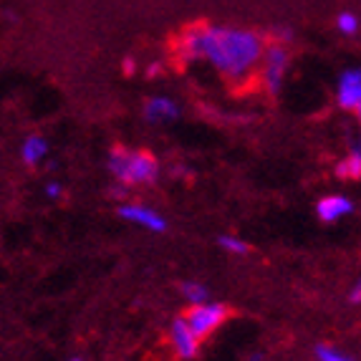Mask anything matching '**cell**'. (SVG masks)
<instances>
[{"label":"cell","mask_w":361,"mask_h":361,"mask_svg":"<svg viewBox=\"0 0 361 361\" xmlns=\"http://www.w3.org/2000/svg\"><path fill=\"white\" fill-rule=\"evenodd\" d=\"M268 38L255 28L220 23H195L175 38L180 63L212 68L228 84H247L258 73Z\"/></svg>","instance_id":"6da1fadb"},{"label":"cell","mask_w":361,"mask_h":361,"mask_svg":"<svg viewBox=\"0 0 361 361\" xmlns=\"http://www.w3.org/2000/svg\"><path fill=\"white\" fill-rule=\"evenodd\" d=\"M106 167L111 177L124 187H152L159 180V162L145 149L114 147L109 152Z\"/></svg>","instance_id":"7a4b0ae2"},{"label":"cell","mask_w":361,"mask_h":361,"mask_svg":"<svg viewBox=\"0 0 361 361\" xmlns=\"http://www.w3.org/2000/svg\"><path fill=\"white\" fill-rule=\"evenodd\" d=\"M288 68H290L288 46H286V43H278V41H268V46H265V51H263V59H260L258 73H255L265 94L278 97V94L283 91Z\"/></svg>","instance_id":"3957f363"},{"label":"cell","mask_w":361,"mask_h":361,"mask_svg":"<svg viewBox=\"0 0 361 361\" xmlns=\"http://www.w3.org/2000/svg\"><path fill=\"white\" fill-rule=\"evenodd\" d=\"M225 319H228V308L223 306V303H215V301H202V303H195V306H190V311L185 313V321L187 326L195 331V336L202 341V338H207L210 334H215L220 326L225 324Z\"/></svg>","instance_id":"277c9868"},{"label":"cell","mask_w":361,"mask_h":361,"mask_svg":"<svg viewBox=\"0 0 361 361\" xmlns=\"http://www.w3.org/2000/svg\"><path fill=\"white\" fill-rule=\"evenodd\" d=\"M336 104L361 121V68H343L336 78Z\"/></svg>","instance_id":"5b68a950"},{"label":"cell","mask_w":361,"mask_h":361,"mask_svg":"<svg viewBox=\"0 0 361 361\" xmlns=\"http://www.w3.org/2000/svg\"><path fill=\"white\" fill-rule=\"evenodd\" d=\"M180 114H182L180 102L167 97V94H154V97L147 99L145 106H142V116H145V121L152 124V127L172 124V121L180 119Z\"/></svg>","instance_id":"8992f818"},{"label":"cell","mask_w":361,"mask_h":361,"mask_svg":"<svg viewBox=\"0 0 361 361\" xmlns=\"http://www.w3.org/2000/svg\"><path fill=\"white\" fill-rule=\"evenodd\" d=\"M169 346H172L177 359H182V361H190L197 356L200 338L195 336V331L187 326L185 316H177V319L169 324Z\"/></svg>","instance_id":"52a82bcc"},{"label":"cell","mask_w":361,"mask_h":361,"mask_svg":"<svg viewBox=\"0 0 361 361\" xmlns=\"http://www.w3.org/2000/svg\"><path fill=\"white\" fill-rule=\"evenodd\" d=\"M119 217L137 225V228L149 230V233H164L167 230V220L157 210H152L149 205H142V202H124L119 207Z\"/></svg>","instance_id":"ba28073f"},{"label":"cell","mask_w":361,"mask_h":361,"mask_svg":"<svg viewBox=\"0 0 361 361\" xmlns=\"http://www.w3.org/2000/svg\"><path fill=\"white\" fill-rule=\"evenodd\" d=\"M354 212V202L346 195H326L316 202V215L321 223H338Z\"/></svg>","instance_id":"9c48e42d"},{"label":"cell","mask_w":361,"mask_h":361,"mask_svg":"<svg viewBox=\"0 0 361 361\" xmlns=\"http://www.w3.org/2000/svg\"><path fill=\"white\" fill-rule=\"evenodd\" d=\"M336 177L341 180H361V137H356L349 147V154L336 164Z\"/></svg>","instance_id":"30bf717a"},{"label":"cell","mask_w":361,"mask_h":361,"mask_svg":"<svg viewBox=\"0 0 361 361\" xmlns=\"http://www.w3.org/2000/svg\"><path fill=\"white\" fill-rule=\"evenodd\" d=\"M49 154V142L41 137V134H33V137L25 139V145L23 149H20V157H23V162L25 164H38L43 159V157Z\"/></svg>","instance_id":"8fae6325"},{"label":"cell","mask_w":361,"mask_h":361,"mask_svg":"<svg viewBox=\"0 0 361 361\" xmlns=\"http://www.w3.org/2000/svg\"><path fill=\"white\" fill-rule=\"evenodd\" d=\"M180 293H182V298L190 303V306H195V303H202V301H207V298H210V290L200 283V281H182Z\"/></svg>","instance_id":"7c38bea8"},{"label":"cell","mask_w":361,"mask_h":361,"mask_svg":"<svg viewBox=\"0 0 361 361\" xmlns=\"http://www.w3.org/2000/svg\"><path fill=\"white\" fill-rule=\"evenodd\" d=\"M336 30L341 33V36H346V38L359 36V30H361V18L356 16V13H351V11L338 13V16H336Z\"/></svg>","instance_id":"4fadbf2b"},{"label":"cell","mask_w":361,"mask_h":361,"mask_svg":"<svg viewBox=\"0 0 361 361\" xmlns=\"http://www.w3.org/2000/svg\"><path fill=\"white\" fill-rule=\"evenodd\" d=\"M217 245L230 255H245L247 250H250L247 243L243 240V238H235V235H220V238H217Z\"/></svg>","instance_id":"5bb4252c"},{"label":"cell","mask_w":361,"mask_h":361,"mask_svg":"<svg viewBox=\"0 0 361 361\" xmlns=\"http://www.w3.org/2000/svg\"><path fill=\"white\" fill-rule=\"evenodd\" d=\"M313 354H316V361H356L354 356L343 354V351H338L336 346H329V343H319Z\"/></svg>","instance_id":"9a60e30c"},{"label":"cell","mask_w":361,"mask_h":361,"mask_svg":"<svg viewBox=\"0 0 361 361\" xmlns=\"http://www.w3.org/2000/svg\"><path fill=\"white\" fill-rule=\"evenodd\" d=\"M271 41H278V43H286V46H288L290 41H293V30L290 28H276L273 30V36H271Z\"/></svg>","instance_id":"2e32d148"},{"label":"cell","mask_w":361,"mask_h":361,"mask_svg":"<svg viewBox=\"0 0 361 361\" xmlns=\"http://www.w3.org/2000/svg\"><path fill=\"white\" fill-rule=\"evenodd\" d=\"M349 303H361V276L354 281V286L349 288Z\"/></svg>","instance_id":"e0dca14e"},{"label":"cell","mask_w":361,"mask_h":361,"mask_svg":"<svg viewBox=\"0 0 361 361\" xmlns=\"http://www.w3.org/2000/svg\"><path fill=\"white\" fill-rule=\"evenodd\" d=\"M61 192H63V190H61V185H59V182H51V185L46 187V197H51V200L61 197Z\"/></svg>","instance_id":"ac0fdd59"},{"label":"cell","mask_w":361,"mask_h":361,"mask_svg":"<svg viewBox=\"0 0 361 361\" xmlns=\"http://www.w3.org/2000/svg\"><path fill=\"white\" fill-rule=\"evenodd\" d=\"M124 73H129V76L134 73V59H127V61H124Z\"/></svg>","instance_id":"d6986e66"},{"label":"cell","mask_w":361,"mask_h":361,"mask_svg":"<svg viewBox=\"0 0 361 361\" xmlns=\"http://www.w3.org/2000/svg\"><path fill=\"white\" fill-rule=\"evenodd\" d=\"M71 361H84V359H71Z\"/></svg>","instance_id":"ffe728a7"}]
</instances>
